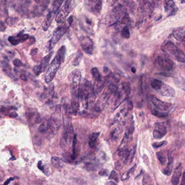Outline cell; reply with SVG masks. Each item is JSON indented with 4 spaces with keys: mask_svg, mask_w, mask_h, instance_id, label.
Masks as SVG:
<instances>
[{
    "mask_svg": "<svg viewBox=\"0 0 185 185\" xmlns=\"http://www.w3.org/2000/svg\"><path fill=\"white\" fill-rule=\"evenodd\" d=\"M65 53L66 47L64 46H62L58 50L57 55L49 65L46 74L45 75V80L47 84L51 83L54 79L60 65L64 61Z\"/></svg>",
    "mask_w": 185,
    "mask_h": 185,
    "instance_id": "cell-1",
    "label": "cell"
},
{
    "mask_svg": "<svg viewBox=\"0 0 185 185\" xmlns=\"http://www.w3.org/2000/svg\"><path fill=\"white\" fill-rule=\"evenodd\" d=\"M150 84L152 88L156 90L161 95L166 97H174L175 96V92L173 88L162 81L153 79L151 80Z\"/></svg>",
    "mask_w": 185,
    "mask_h": 185,
    "instance_id": "cell-2",
    "label": "cell"
},
{
    "mask_svg": "<svg viewBox=\"0 0 185 185\" xmlns=\"http://www.w3.org/2000/svg\"><path fill=\"white\" fill-rule=\"evenodd\" d=\"M93 88L89 81L84 79L80 84L79 91V102L84 103L85 109L88 108V101L89 98L90 90Z\"/></svg>",
    "mask_w": 185,
    "mask_h": 185,
    "instance_id": "cell-3",
    "label": "cell"
},
{
    "mask_svg": "<svg viewBox=\"0 0 185 185\" xmlns=\"http://www.w3.org/2000/svg\"><path fill=\"white\" fill-rule=\"evenodd\" d=\"M74 0H67L64 6L59 10L56 16V21L57 23H60L65 21L68 14L72 11L74 8Z\"/></svg>",
    "mask_w": 185,
    "mask_h": 185,
    "instance_id": "cell-4",
    "label": "cell"
},
{
    "mask_svg": "<svg viewBox=\"0 0 185 185\" xmlns=\"http://www.w3.org/2000/svg\"><path fill=\"white\" fill-rule=\"evenodd\" d=\"M68 27L69 25H68L67 23H64L62 25L58 27L54 31L52 36L49 41V50H53L56 44L58 42L60 39L64 36L65 33L68 30Z\"/></svg>",
    "mask_w": 185,
    "mask_h": 185,
    "instance_id": "cell-5",
    "label": "cell"
},
{
    "mask_svg": "<svg viewBox=\"0 0 185 185\" xmlns=\"http://www.w3.org/2000/svg\"><path fill=\"white\" fill-rule=\"evenodd\" d=\"M74 138L73 128L71 123H68L66 126L64 133L60 139V145L62 148H66L69 147Z\"/></svg>",
    "mask_w": 185,
    "mask_h": 185,
    "instance_id": "cell-6",
    "label": "cell"
},
{
    "mask_svg": "<svg viewBox=\"0 0 185 185\" xmlns=\"http://www.w3.org/2000/svg\"><path fill=\"white\" fill-rule=\"evenodd\" d=\"M158 67L164 71H171L175 67V64L167 56H159L156 60Z\"/></svg>",
    "mask_w": 185,
    "mask_h": 185,
    "instance_id": "cell-7",
    "label": "cell"
},
{
    "mask_svg": "<svg viewBox=\"0 0 185 185\" xmlns=\"http://www.w3.org/2000/svg\"><path fill=\"white\" fill-rule=\"evenodd\" d=\"M149 99L153 105L157 110L168 112L173 109V105L171 103L162 101L153 95L150 96Z\"/></svg>",
    "mask_w": 185,
    "mask_h": 185,
    "instance_id": "cell-8",
    "label": "cell"
},
{
    "mask_svg": "<svg viewBox=\"0 0 185 185\" xmlns=\"http://www.w3.org/2000/svg\"><path fill=\"white\" fill-rule=\"evenodd\" d=\"M161 49L162 51L168 56L175 57L179 51V48L175 45L170 41H164L161 44Z\"/></svg>",
    "mask_w": 185,
    "mask_h": 185,
    "instance_id": "cell-9",
    "label": "cell"
},
{
    "mask_svg": "<svg viewBox=\"0 0 185 185\" xmlns=\"http://www.w3.org/2000/svg\"><path fill=\"white\" fill-rule=\"evenodd\" d=\"M80 46L83 52L87 54H93V42L92 39L86 36L79 37Z\"/></svg>",
    "mask_w": 185,
    "mask_h": 185,
    "instance_id": "cell-10",
    "label": "cell"
},
{
    "mask_svg": "<svg viewBox=\"0 0 185 185\" xmlns=\"http://www.w3.org/2000/svg\"><path fill=\"white\" fill-rule=\"evenodd\" d=\"M53 53V52H52L49 53L47 55L45 56L41 60V61L40 62V64L34 67L33 71L34 73L37 75H39L43 71H45L47 67H48L49 61L52 56Z\"/></svg>",
    "mask_w": 185,
    "mask_h": 185,
    "instance_id": "cell-11",
    "label": "cell"
},
{
    "mask_svg": "<svg viewBox=\"0 0 185 185\" xmlns=\"http://www.w3.org/2000/svg\"><path fill=\"white\" fill-rule=\"evenodd\" d=\"M28 34H23L20 33L16 36H11L8 37V41L10 43L14 46L19 44V43H22L27 40L29 38Z\"/></svg>",
    "mask_w": 185,
    "mask_h": 185,
    "instance_id": "cell-12",
    "label": "cell"
},
{
    "mask_svg": "<svg viewBox=\"0 0 185 185\" xmlns=\"http://www.w3.org/2000/svg\"><path fill=\"white\" fill-rule=\"evenodd\" d=\"M182 168L181 164H179L176 167L175 170H174V173L173 174L172 178L171 179V182L173 185H179L180 178L181 176V173H182Z\"/></svg>",
    "mask_w": 185,
    "mask_h": 185,
    "instance_id": "cell-13",
    "label": "cell"
},
{
    "mask_svg": "<svg viewBox=\"0 0 185 185\" xmlns=\"http://www.w3.org/2000/svg\"><path fill=\"white\" fill-rule=\"evenodd\" d=\"M173 35L176 40L184 42L185 41V28L176 29L173 31Z\"/></svg>",
    "mask_w": 185,
    "mask_h": 185,
    "instance_id": "cell-14",
    "label": "cell"
},
{
    "mask_svg": "<svg viewBox=\"0 0 185 185\" xmlns=\"http://www.w3.org/2000/svg\"><path fill=\"white\" fill-rule=\"evenodd\" d=\"M56 13L53 12L52 11H50L49 13L47 14L46 19H45L44 22H43V29L44 31H47L50 25L52 23L54 17V16L56 15Z\"/></svg>",
    "mask_w": 185,
    "mask_h": 185,
    "instance_id": "cell-15",
    "label": "cell"
},
{
    "mask_svg": "<svg viewBox=\"0 0 185 185\" xmlns=\"http://www.w3.org/2000/svg\"><path fill=\"white\" fill-rule=\"evenodd\" d=\"M99 163L98 161H89L85 162L84 168L89 171H95L98 169Z\"/></svg>",
    "mask_w": 185,
    "mask_h": 185,
    "instance_id": "cell-16",
    "label": "cell"
},
{
    "mask_svg": "<svg viewBox=\"0 0 185 185\" xmlns=\"http://www.w3.org/2000/svg\"><path fill=\"white\" fill-rule=\"evenodd\" d=\"M91 74L93 75V77L95 81L94 84H101L104 83V82L102 80L101 75L99 73L98 69L96 67H94L91 69Z\"/></svg>",
    "mask_w": 185,
    "mask_h": 185,
    "instance_id": "cell-17",
    "label": "cell"
},
{
    "mask_svg": "<svg viewBox=\"0 0 185 185\" xmlns=\"http://www.w3.org/2000/svg\"><path fill=\"white\" fill-rule=\"evenodd\" d=\"M168 163L166 167L163 170V173L164 175L170 176L173 170V157L171 155H168Z\"/></svg>",
    "mask_w": 185,
    "mask_h": 185,
    "instance_id": "cell-18",
    "label": "cell"
},
{
    "mask_svg": "<svg viewBox=\"0 0 185 185\" xmlns=\"http://www.w3.org/2000/svg\"><path fill=\"white\" fill-rule=\"evenodd\" d=\"M99 134H100L99 132H95L92 133L90 135L89 139V145L90 148H93L95 147L97 140L98 139Z\"/></svg>",
    "mask_w": 185,
    "mask_h": 185,
    "instance_id": "cell-19",
    "label": "cell"
},
{
    "mask_svg": "<svg viewBox=\"0 0 185 185\" xmlns=\"http://www.w3.org/2000/svg\"><path fill=\"white\" fill-rule=\"evenodd\" d=\"M173 81L176 86L185 91V80L182 77H174Z\"/></svg>",
    "mask_w": 185,
    "mask_h": 185,
    "instance_id": "cell-20",
    "label": "cell"
},
{
    "mask_svg": "<svg viewBox=\"0 0 185 185\" xmlns=\"http://www.w3.org/2000/svg\"><path fill=\"white\" fill-rule=\"evenodd\" d=\"M77 135L75 134L74 138L73 140V149H72V154L71 155V159L72 160H74L77 157Z\"/></svg>",
    "mask_w": 185,
    "mask_h": 185,
    "instance_id": "cell-21",
    "label": "cell"
},
{
    "mask_svg": "<svg viewBox=\"0 0 185 185\" xmlns=\"http://www.w3.org/2000/svg\"><path fill=\"white\" fill-rule=\"evenodd\" d=\"M136 164H135L134 166L131 167L130 170H128L126 172H125L123 173V174L121 176V180L122 181H125L127 180L128 179H129L130 176L133 174V173L134 172L135 168H136Z\"/></svg>",
    "mask_w": 185,
    "mask_h": 185,
    "instance_id": "cell-22",
    "label": "cell"
},
{
    "mask_svg": "<svg viewBox=\"0 0 185 185\" xmlns=\"http://www.w3.org/2000/svg\"><path fill=\"white\" fill-rule=\"evenodd\" d=\"M64 1V0H54L52 6V11L53 12L55 13L58 12Z\"/></svg>",
    "mask_w": 185,
    "mask_h": 185,
    "instance_id": "cell-23",
    "label": "cell"
},
{
    "mask_svg": "<svg viewBox=\"0 0 185 185\" xmlns=\"http://www.w3.org/2000/svg\"><path fill=\"white\" fill-rule=\"evenodd\" d=\"M155 126L156 127V130H159L164 135H165L167 132L166 126L164 122H156L155 124Z\"/></svg>",
    "mask_w": 185,
    "mask_h": 185,
    "instance_id": "cell-24",
    "label": "cell"
},
{
    "mask_svg": "<svg viewBox=\"0 0 185 185\" xmlns=\"http://www.w3.org/2000/svg\"><path fill=\"white\" fill-rule=\"evenodd\" d=\"M38 130L41 133H45L48 130V120H45L43 123L40 125V126L38 128Z\"/></svg>",
    "mask_w": 185,
    "mask_h": 185,
    "instance_id": "cell-25",
    "label": "cell"
},
{
    "mask_svg": "<svg viewBox=\"0 0 185 185\" xmlns=\"http://www.w3.org/2000/svg\"><path fill=\"white\" fill-rule=\"evenodd\" d=\"M156 156L157 157V159L159 160V162H160L162 165H164L165 164H166V156L165 155V154H164V153H163L162 151L157 152L156 154Z\"/></svg>",
    "mask_w": 185,
    "mask_h": 185,
    "instance_id": "cell-26",
    "label": "cell"
},
{
    "mask_svg": "<svg viewBox=\"0 0 185 185\" xmlns=\"http://www.w3.org/2000/svg\"><path fill=\"white\" fill-rule=\"evenodd\" d=\"M151 113L153 115H155V116L159 117H166L168 115V112L161 111H159V110H156V109L151 110Z\"/></svg>",
    "mask_w": 185,
    "mask_h": 185,
    "instance_id": "cell-27",
    "label": "cell"
},
{
    "mask_svg": "<svg viewBox=\"0 0 185 185\" xmlns=\"http://www.w3.org/2000/svg\"><path fill=\"white\" fill-rule=\"evenodd\" d=\"M52 165L56 168H61L62 166V160L58 157H53L51 158Z\"/></svg>",
    "mask_w": 185,
    "mask_h": 185,
    "instance_id": "cell-28",
    "label": "cell"
},
{
    "mask_svg": "<svg viewBox=\"0 0 185 185\" xmlns=\"http://www.w3.org/2000/svg\"><path fill=\"white\" fill-rule=\"evenodd\" d=\"M175 59L179 62H185V55L184 52L181 50H179L178 52L175 57Z\"/></svg>",
    "mask_w": 185,
    "mask_h": 185,
    "instance_id": "cell-29",
    "label": "cell"
},
{
    "mask_svg": "<svg viewBox=\"0 0 185 185\" xmlns=\"http://www.w3.org/2000/svg\"><path fill=\"white\" fill-rule=\"evenodd\" d=\"M83 54H82V52H78L77 55L75 57L73 61L72 62V65L74 66H77L78 65H79L80 61H81L82 58H83Z\"/></svg>",
    "mask_w": 185,
    "mask_h": 185,
    "instance_id": "cell-30",
    "label": "cell"
},
{
    "mask_svg": "<svg viewBox=\"0 0 185 185\" xmlns=\"http://www.w3.org/2000/svg\"><path fill=\"white\" fill-rule=\"evenodd\" d=\"M121 132H122V130L120 129V127H117L116 128H115L111 134V137L112 139L114 140H116L118 139Z\"/></svg>",
    "mask_w": 185,
    "mask_h": 185,
    "instance_id": "cell-31",
    "label": "cell"
},
{
    "mask_svg": "<svg viewBox=\"0 0 185 185\" xmlns=\"http://www.w3.org/2000/svg\"><path fill=\"white\" fill-rule=\"evenodd\" d=\"M142 184L143 185H154L150 176L148 174H145V176H144Z\"/></svg>",
    "mask_w": 185,
    "mask_h": 185,
    "instance_id": "cell-32",
    "label": "cell"
},
{
    "mask_svg": "<svg viewBox=\"0 0 185 185\" xmlns=\"http://www.w3.org/2000/svg\"><path fill=\"white\" fill-rule=\"evenodd\" d=\"M121 35L124 39H129L130 37L129 29L127 26L124 27L121 31Z\"/></svg>",
    "mask_w": 185,
    "mask_h": 185,
    "instance_id": "cell-33",
    "label": "cell"
},
{
    "mask_svg": "<svg viewBox=\"0 0 185 185\" xmlns=\"http://www.w3.org/2000/svg\"><path fill=\"white\" fill-rule=\"evenodd\" d=\"M3 71H4V73L5 74H6L7 75H8L11 79H12L14 80H17V78L12 73L10 67H8V68H3Z\"/></svg>",
    "mask_w": 185,
    "mask_h": 185,
    "instance_id": "cell-34",
    "label": "cell"
},
{
    "mask_svg": "<svg viewBox=\"0 0 185 185\" xmlns=\"http://www.w3.org/2000/svg\"><path fill=\"white\" fill-rule=\"evenodd\" d=\"M174 7H175V3H174V1L173 0H169L167 2L166 5L164 7L165 8V11L167 12L168 10H170L171 9H172V10H173Z\"/></svg>",
    "mask_w": 185,
    "mask_h": 185,
    "instance_id": "cell-35",
    "label": "cell"
},
{
    "mask_svg": "<svg viewBox=\"0 0 185 185\" xmlns=\"http://www.w3.org/2000/svg\"><path fill=\"white\" fill-rule=\"evenodd\" d=\"M126 114L125 111H124V109H122L121 111H120L118 114L116 115V117H115L114 120L113 121L112 123H115L116 122H118L119 121H120L121 119H122V118L124 116V115Z\"/></svg>",
    "mask_w": 185,
    "mask_h": 185,
    "instance_id": "cell-36",
    "label": "cell"
},
{
    "mask_svg": "<svg viewBox=\"0 0 185 185\" xmlns=\"http://www.w3.org/2000/svg\"><path fill=\"white\" fill-rule=\"evenodd\" d=\"M109 179L111 180H114L116 182H118V181H119L118 175H117V173L115 170L111 171L110 174L109 176Z\"/></svg>",
    "mask_w": 185,
    "mask_h": 185,
    "instance_id": "cell-37",
    "label": "cell"
},
{
    "mask_svg": "<svg viewBox=\"0 0 185 185\" xmlns=\"http://www.w3.org/2000/svg\"><path fill=\"white\" fill-rule=\"evenodd\" d=\"M164 135L162 133L160 132L159 130H154L153 131V137L155 139H162L164 136Z\"/></svg>",
    "mask_w": 185,
    "mask_h": 185,
    "instance_id": "cell-38",
    "label": "cell"
},
{
    "mask_svg": "<svg viewBox=\"0 0 185 185\" xmlns=\"http://www.w3.org/2000/svg\"><path fill=\"white\" fill-rule=\"evenodd\" d=\"M122 88H123L124 92H125V94H126L127 95H129L130 93L131 89H130V86L129 83H123L122 84Z\"/></svg>",
    "mask_w": 185,
    "mask_h": 185,
    "instance_id": "cell-39",
    "label": "cell"
},
{
    "mask_svg": "<svg viewBox=\"0 0 185 185\" xmlns=\"http://www.w3.org/2000/svg\"><path fill=\"white\" fill-rule=\"evenodd\" d=\"M167 143V142L166 141H162L160 142H155L152 145V146L154 148H160L161 147L166 145Z\"/></svg>",
    "mask_w": 185,
    "mask_h": 185,
    "instance_id": "cell-40",
    "label": "cell"
},
{
    "mask_svg": "<svg viewBox=\"0 0 185 185\" xmlns=\"http://www.w3.org/2000/svg\"><path fill=\"white\" fill-rule=\"evenodd\" d=\"M135 151H136V146H135L134 147L133 149L130 151V153L129 157L128 160H130V163L132 162L133 159H134V158L135 154Z\"/></svg>",
    "mask_w": 185,
    "mask_h": 185,
    "instance_id": "cell-41",
    "label": "cell"
},
{
    "mask_svg": "<svg viewBox=\"0 0 185 185\" xmlns=\"http://www.w3.org/2000/svg\"><path fill=\"white\" fill-rule=\"evenodd\" d=\"M37 167H38V168H39L40 170H41L43 173H45V174L46 175V170H45V166L43 164V162H42L41 161H39V162H38Z\"/></svg>",
    "mask_w": 185,
    "mask_h": 185,
    "instance_id": "cell-42",
    "label": "cell"
},
{
    "mask_svg": "<svg viewBox=\"0 0 185 185\" xmlns=\"http://www.w3.org/2000/svg\"><path fill=\"white\" fill-rule=\"evenodd\" d=\"M37 3L40 4L43 6H47L49 3L50 0H34Z\"/></svg>",
    "mask_w": 185,
    "mask_h": 185,
    "instance_id": "cell-43",
    "label": "cell"
},
{
    "mask_svg": "<svg viewBox=\"0 0 185 185\" xmlns=\"http://www.w3.org/2000/svg\"><path fill=\"white\" fill-rule=\"evenodd\" d=\"M13 65H14V66H15L16 67H20L21 66L22 63L20 60L16 59H15L13 61Z\"/></svg>",
    "mask_w": 185,
    "mask_h": 185,
    "instance_id": "cell-44",
    "label": "cell"
},
{
    "mask_svg": "<svg viewBox=\"0 0 185 185\" xmlns=\"http://www.w3.org/2000/svg\"><path fill=\"white\" fill-rule=\"evenodd\" d=\"M99 175L101 176H107L108 175V170H103L99 172Z\"/></svg>",
    "mask_w": 185,
    "mask_h": 185,
    "instance_id": "cell-45",
    "label": "cell"
},
{
    "mask_svg": "<svg viewBox=\"0 0 185 185\" xmlns=\"http://www.w3.org/2000/svg\"><path fill=\"white\" fill-rule=\"evenodd\" d=\"M143 162H144V163L145 164V165H148V164H149V159H148V157L147 156V155H143Z\"/></svg>",
    "mask_w": 185,
    "mask_h": 185,
    "instance_id": "cell-46",
    "label": "cell"
},
{
    "mask_svg": "<svg viewBox=\"0 0 185 185\" xmlns=\"http://www.w3.org/2000/svg\"><path fill=\"white\" fill-rule=\"evenodd\" d=\"M18 178L17 177H14V178H10V179H8L7 180H6V181H5V182L4 183V184L2 185H8L9 184H10V182L11 181H12V180H15V179H17Z\"/></svg>",
    "mask_w": 185,
    "mask_h": 185,
    "instance_id": "cell-47",
    "label": "cell"
},
{
    "mask_svg": "<svg viewBox=\"0 0 185 185\" xmlns=\"http://www.w3.org/2000/svg\"><path fill=\"white\" fill-rule=\"evenodd\" d=\"M5 29H6L5 25L3 23V22H1V31H5Z\"/></svg>",
    "mask_w": 185,
    "mask_h": 185,
    "instance_id": "cell-48",
    "label": "cell"
},
{
    "mask_svg": "<svg viewBox=\"0 0 185 185\" xmlns=\"http://www.w3.org/2000/svg\"><path fill=\"white\" fill-rule=\"evenodd\" d=\"M178 10V8H174L172 10V12L170 13V16H173L174 15H175L176 12H177V11Z\"/></svg>",
    "mask_w": 185,
    "mask_h": 185,
    "instance_id": "cell-49",
    "label": "cell"
},
{
    "mask_svg": "<svg viewBox=\"0 0 185 185\" xmlns=\"http://www.w3.org/2000/svg\"><path fill=\"white\" fill-rule=\"evenodd\" d=\"M105 185H117V184L114 182V181H108V182L105 183Z\"/></svg>",
    "mask_w": 185,
    "mask_h": 185,
    "instance_id": "cell-50",
    "label": "cell"
},
{
    "mask_svg": "<svg viewBox=\"0 0 185 185\" xmlns=\"http://www.w3.org/2000/svg\"><path fill=\"white\" fill-rule=\"evenodd\" d=\"M184 183L185 184V172L183 174V176H182V183L180 184V185H185Z\"/></svg>",
    "mask_w": 185,
    "mask_h": 185,
    "instance_id": "cell-51",
    "label": "cell"
},
{
    "mask_svg": "<svg viewBox=\"0 0 185 185\" xmlns=\"http://www.w3.org/2000/svg\"><path fill=\"white\" fill-rule=\"evenodd\" d=\"M131 71L133 72V73H135L136 71V68H134V67L131 68Z\"/></svg>",
    "mask_w": 185,
    "mask_h": 185,
    "instance_id": "cell-52",
    "label": "cell"
},
{
    "mask_svg": "<svg viewBox=\"0 0 185 185\" xmlns=\"http://www.w3.org/2000/svg\"><path fill=\"white\" fill-rule=\"evenodd\" d=\"M181 3H185V0H181Z\"/></svg>",
    "mask_w": 185,
    "mask_h": 185,
    "instance_id": "cell-53",
    "label": "cell"
}]
</instances>
